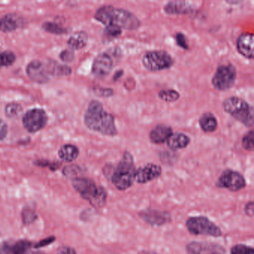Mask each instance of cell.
Listing matches in <instances>:
<instances>
[{
    "mask_svg": "<svg viewBox=\"0 0 254 254\" xmlns=\"http://www.w3.org/2000/svg\"><path fill=\"white\" fill-rule=\"evenodd\" d=\"M84 124L90 130L104 136H114L118 133L114 116L105 111L102 104L97 100L89 103L84 114Z\"/></svg>",
    "mask_w": 254,
    "mask_h": 254,
    "instance_id": "cell-1",
    "label": "cell"
},
{
    "mask_svg": "<svg viewBox=\"0 0 254 254\" xmlns=\"http://www.w3.org/2000/svg\"><path fill=\"white\" fill-rule=\"evenodd\" d=\"M94 17L105 27H115L121 30H136L141 24L139 19L133 13L110 5L100 7L96 11Z\"/></svg>",
    "mask_w": 254,
    "mask_h": 254,
    "instance_id": "cell-2",
    "label": "cell"
},
{
    "mask_svg": "<svg viewBox=\"0 0 254 254\" xmlns=\"http://www.w3.org/2000/svg\"><path fill=\"white\" fill-rule=\"evenodd\" d=\"M136 170L133 156L130 152H126L111 174V182L120 191L127 190L135 182Z\"/></svg>",
    "mask_w": 254,
    "mask_h": 254,
    "instance_id": "cell-3",
    "label": "cell"
},
{
    "mask_svg": "<svg viewBox=\"0 0 254 254\" xmlns=\"http://www.w3.org/2000/svg\"><path fill=\"white\" fill-rule=\"evenodd\" d=\"M74 189L79 193L80 195L88 200L89 203L95 208H102L107 202L106 190L104 187H99L94 181L89 178H75L72 181Z\"/></svg>",
    "mask_w": 254,
    "mask_h": 254,
    "instance_id": "cell-4",
    "label": "cell"
},
{
    "mask_svg": "<svg viewBox=\"0 0 254 254\" xmlns=\"http://www.w3.org/2000/svg\"><path fill=\"white\" fill-rule=\"evenodd\" d=\"M223 109L235 120L248 127L254 126V109L249 103L236 96L227 98L223 102Z\"/></svg>",
    "mask_w": 254,
    "mask_h": 254,
    "instance_id": "cell-5",
    "label": "cell"
},
{
    "mask_svg": "<svg viewBox=\"0 0 254 254\" xmlns=\"http://www.w3.org/2000/svg\"><path fill=\"white\" fill-rule=\"evenodd\" d=\"M186 227L189 233L194 236L220 237L222 231L218 226L206 216H191L187 218Z\"/></svg>",
    "mask_w": 254,
    "mask_h": 254,
    "instance_id": "cell-6",
    "label": "cell"
},
{
    "mask_svg": "<svg viewBox=\"0 0 254 254\" xmlns=\"http://www.w3.org/2000/svg\"><path fill=\"white\" fill-rule=\"evenodd\" d=\"M144 67L151 72H159L172 67L175 63L172 56L163 50L147 52L142 57Z\"/></svg>",
    "mask_w": 254,
    "mask_h": 254,
    "instance_id": "cell-7",
    "label": "cell"
},
{
    "mask_svg": "<svg viewBox=\"0 0 254 254\" xmlns=\"http://www.w3.org/2000/svg\"><path fill=\"white\" fill-rule=\"evenodd\" d=\"M236 75V69L233 64L221 65L212 77V86L220 91L229 90L234 85Z\"/></svg>",
    "mask_w": 254,
    "mask_h": 254,
    "instance_id": "cell-8",
    "label": "cell"
},
{
    "mask_svg": "<svg viewBox=\"0 0 254 254\" xmlns=\"http://www.w3.org/2000/svg\"><path fill=\"white\" fill-rule=\"evenodd\" d=\"M218 188L226 189L236 192L246 187V181L242 174L231 169L224 171L216 182Z\"/></svg>",
    "mask_w": 254,
    "mask_h": 254,
    "instance_id": "cell-9",
    "label": "cell"
},
{
    "mask_svg": "<svg viewBox=\"0 0 254 254\" xmlns=\"http://www.w3.org/2000/svg\"><path fill=\"white\" fill-rule=\"evenodd\" d=\"M48 122V116L45 111L41 108L29 110L23 117V125L29 133L39 131L45 127Z\"/></svg>",
    "mask_w": 254,
    "mask_h": 254,
    "instance_id": "cell-10",
    "label": "cell"
},
{
    "mask_svg": "<svg viewBox=\"0 0 254 254\" xmlns=\"http://www.w3.org/2000/svg\"><path fill=\"white\" fill-rule=\"evenodd\" d=\"M26 73L30 79L39 84H44L52 76L51 62L43 63L39 60L31 62L26 67Z\"/></svg>",
    "mask_w": 254,
    "mask_h": 254,
    "instance_id": "cell-11",
    "label": "cell"
},
{
    "mask_svg": "<svg viewBox=\"0 0 254 254\" xmlns=\"http://www.w3.org/2000/svg\"><path fill=\"white\" fill-rule=\"evenodd\" d=\"M115 64V60L111 53H102L98 55L93 62L92 72L97 78H105L108 76Z\"/></svg>",
    "mask_w": 254,
    "mask_h": 254,
    "instance_id": "cell-12",
    "label": "cell"
},
{
    "mask_svg": "<svg viewBox=\"0 0 254 254\" xmlns=\"http://www.w3.org/2000/svg\"><path fill=\"white\" fill-rule=\"evenodd\" d=\"M139 218L147 224L156 227L165 225L172 221V215L167 211L146 209L139 212Z\"/></svg>",
    "mask_w": 254,
    "mask_h": 254,
    "instance_id": "cell-13",
    "label": "cell"
},
{
    "mask_svg": "<svg viewBox=\"0 0 254 254\" xmlns=\"http://www.w3.org/2000/svg\"><path fill=\"white\" fill-rule=\"evenodd\" d=\"M162 175V168L154 163H148L136 169L135 173V182L145 184L160 178Z\"/></svg>",
    "mask_w": 254,
    "mask_h": 254,
    "instance_id": "cell-14",
    "label": "cell"
},
{
    "mask_svg": "<svg viewBox=\"0 0 254 254\" xmlns=\"http://www.w3.org/2000/svg\"><path fill=\"white\" fill-rule=\"evenodd\" d=\"M187 254H212L224 252L222 247L209 242H191L186 247Z\"/></svg>",
    "mask_w": 254,
    "mask_h": 254,
    "instance_id": "cell-15",
    "label": "cell"
},
{
    "mask_svg": "<svg viewBox=\"0 0 254 254\" xmlns=\"http://www.w3.org/2000/svg\"><path fill=\"white\" fill-rule=\"evenodd\" d=\"M32 247L28 240L3 242L0 244V254H26Z\"/></svg>",
    "mask_w": 254,
    "mask_h": 254,
    "instance_id": "cell-16",
    "label": "cell"
},
{
    "mask_svg": "<svg viewBox=\"0 0 254 254\" xmlns=\"http://www.w3.org/2000/svg\"><path fill=\"white\" fill-rule=\"evenodd\" d=\"M254 35L249 32L242 34L238 38L236 48L244 57L248 59H254Z\"/></svg>",
    "mask_w": 254,
    "mask_h": 254,
    "instance_id": "cell-17",
    "label": "cell"
},
{
    "mask_svg": "<svg viewBox=\"0 0 254 254\" xmlns=\"http://www.w3.org/2000/svg\"><path fill=\"white\" fill-rule=\"evenodd\" d=\"M173 133L170 126L165 125H158L150 132L149 139L152 143L163 144L167 142L171 135Z\"/></svg>",
    "mask_w": 254,
    "mask_h": 254,
    "instance_id": "cell-18",
    "label": "cell"
},
{
    "mask_svg": "<svg viewBox=\"0 0 254 254\" xmlns=\"http://www.w3.org/2000/svg\"><path fill=\"white\" fill-rule=\"evenodd\" d=\"M166 142L170 149L177 151L187 148L190 145V138L185 133L177 132L172 133Z\"/></svg>",
    "mask_w": 254,
    "mask_h": 254,
    "instance_id": "cell-19",
    "label": "cell"
},
{
    "mask_svg": "<svg viewBox=\"0 0 254 254\" xmlns=\"http://www.w3.org/2000/svg\"><path fill=\"white\" fill-rule=\"evenodd\" d=\"M191 10V5H190L188 2L182 1H172L168 2L164 6L165 12L170 15L189 14Z\"/></svg>",
    "mask_w": 254,
    "mask_h": 254,
    "instance_id": "cell-20",
    "label": "cell"
},
{
    "mask_svg": "<svg viewBox=\"0 0 254 254\" xmlns=\"http://www.w3.org/2000/svg\"><path fill=\"white\" fill-rule=\"evenodd\" d=\"M88 41V35L83 31L76 32L69 38L67 41V46L71 51L81 50L87 45Z\"/></svg>",
    "mask_w": 254,
    "mask_h": 254,
    "instance_id": "cell-21",
    "label": "cell"
},
{
    "mask_svg": "<svg viewBox=\"0 0 254 254\" xmlns=\"http://www.w3.org/2000/svg\"><path fill=\"white\" fill-rule=\"evenodd\" d=\"M200 128L205 133H212L218 128V121L216 117L212 113H205L199 119Z\"/></svg>",
    "mask_w": 254,
    "mask_h": 254,
    "instance_id": "cell-22",
    "label": "cell"
},
{
    "mask_svg": "<svg viewBox=\"0 0 254 254\" xmlns=\"http://www.w3.org/2000/svg\"><path fill=\"white\" fill-rule=\"evenodd\" d=\"M19 19L14 14H8L0 19V32L8 33L18 29Z\"/></svg>",
    "mask_w": 254,
    "mask_h": 254,
    "instance_id": "cell-23",
    "label": "cell"
},
{
    "mask_svg": "<svg viewBox=\"0 0 254 254\" xmlns=\"http://www.w3.org/2000/svg\"><path fill=\"white\" fill-rule=\"evenodd\" d=\"M79 155V150L75 145L66 144L61 147L59 151V156L61 160L65 162L74 161Z\"/></svg>",
    "mask_w": 254,
    "mask_h": 254,
    "instance_id": "cell-24",
    "label": "cell"
},
{
    "mask_svg": "<svg viewBox=\"0 0 254 254\" xmlns=\"http://www.w3.org/2000/svg\"><path fill=\"white\" fill-rule=\"evenodd\" d=\"M158 97L166 102H175L180 99V93L176 90L168 89L160 90L158 93Z\"/></svg>",
    "mask_w": 254,
    "mask_h": 254,
    "instance_id": "cell-25",
    "label": "cell"
},
{
    "mask_svg": "<svg viewBox=\"0 0 254 254\" xmlns=\"http://www.w3.org/2000/svg\"><path fill=\"white\" fill-rule=\"evenodd\" d=\"M42 27L46 32L54 34V35H63L67 32L63 26H60L58 23H53V22H46L43 24Z\"/></svg>",
    "mask_w": 254,
    "mask_h": 254,
    "instance_id": "cell-26",
    "label": "cell"
},
{
    "mask_svg": "<svg viewBox=\"0 0 254 254\" xmlns=\"http://www.w3.org/2000/svg\"><path fill=\"white\" fill-rule=\"evenodd\" d=\"M15 61L16 56L12 52L0 53V68L11 66Z\"/></svg>",
    "mask_w": 254,
    "mask_h": 254,
    "instance_id": "cell-27",
    "label": "cell"
},
{
    "mask_svg": "<svg viewBox=\"0 0 254 254\" xmlns=\"http://www.w3.org/2000/svg\"><path fill=\"white\" fill-rule=\"evenodd\" d=\"M23 111L21 105L15 102L8 104L5 108V114L8 118H15Z\"/></svg>",
    "mask_w": 254,
    "mask_h": 254,
    "instance_id": "cell-28",
    "label": "cell"
},
{
    "mask_svg": "<svg viewBox=\"0 0 254 254\" xmlns=\"http://www.w3.org/2000/svg\"><path fill=\"white\" fill-rule=\"evenodd\" d=\"M254 130L247 133L242 138V147L245 148L246 151H253L254 149Z\"/></svg>",
    "mask_w": 254,
    "mask_h": 254,
    "instance_id": "cell-29",
    "label": "cell"
},
{
    "mask_svg": "<svg viewBox=\"0 0 254 254\" xmlns=\"http://www.w3.org/2000/svg\"><path fill=\"white\" fill-rule=\"evenodd\" d=\"M38 218L36 212L30 207L24 208L22 212V219L24 224H29L35 221Z\"/></svg>",
    "mask_w": 254,
    "mask_h": 254,
    "instance_id": "cell-30",
    "label": "cell"
},
{
    "mask_svg": "<svg viewBox=\"0 0 254 254\" xmlns=\"http://www.w3.org/2000/svg\"><path fill=\"white\" fill-rule=\"evenodd\" d=\"M230 254H254V249L248 245L238 244L232 247Z\"/></svg>",
    "mask_w": 254,
    "mask_h": 254,
    "instance_id": "cell-31",
    "label": "cell"
},
{
    "mask_svg": "<svg viewBox=\"0 0 254 254\" xmlns=\"http://www.w3.org/2000/svg\"><path fill=\"white\" fill-rule=\"evenodd\" d=\"M175 41H176L177 45L184 50H189V45L187 44V38L185 35L181 32H178L175 35Z\"/></svg>",
    "mask_w": 254,
    "mask_h": 254,
    "instance_id": "cell-32",
    "label": "cell"
},
{
    "mask_svg": "<svg viewBox=\"0 0 254 254\" xmlns=\"http://www.w3.org/2000/svg\"><path fill=\"white\" fill-rule=\"evenodd\" d=\"M56 237L55 236H50V237L46 238V239H43V240L38 242L36 245H35V248H44V247L48 246V245H51L53 242L56 241Z\"/></svg>",
    "mask_w": 254,
    "mask_h": 254,
    "instance_id": "cell-33",
    "label": "cell"
},
{
    "mask_svg": "<svg viewBox=\"0 0 254 254\" xmlns=\"http://www.w3.org/2000/svg\"><path fill=\"white\" fill-rule=\"evenodd\" d=\"M8 134V126L5 121L0 120V141H2Z\"/></svg>",
    "mask_w": 254,
    "mask_h": 254,
    "instance_id": "cell-34",
    "label": "cell"
},
{
    "mask_svg": "<svg viewBox=\"0 0 254 254\" xmlns=\"http://www.w3.org/2000/svg\"><path fill=\"white\" fill-rule=\"evenodd\" d=\"M96 93L102 97H110L114 94V90L111 88H99L96 90Z\"/></svg>",
    "mask_w": 254,
    "mask_h": 254,
    "instance_id": "cell-35",
    "label": "cell"
},
{
    "mask_svg": "<svg viewBox=\"0 0 254 254\" xmlns=\"http://www.w3.org/2000/svg\"><path fill=\"white\" fill-rule=\"evenodd\" d=\"M60 58L64 62H70L74 59V54L71 50H64L61 53Z\"/></svg>",
    "mask_w": 254,
    "mask_h": 254,
    "instance_id": "cell-36",
    "label": "cell"
},
{
    "mask_svg": "<svg viewBox=\"0 0 254 254\" xmlns=\"http://www.w3.org/2000/svg\"><path fill=\"white\" fill-rule=\"evenodd\" d=\"M105 32L108 36L111 38H117L122 33V30L115 27H106Z\"/></svg>",
    "mask_w": 254,
    "mask_h": 254,
    "instance_id": "cell-37",
    "label": "cell"
},
{
    "mask_svg": "<svg viewBox=\"0 0 254 254\" xmlns=\"http://www.w3.org/2000/svg\"><path fill=\"white\" fill-rule=\"evenodd\" d=\"M57 254H77L74 248L68 246H62L58 249Z\"/></svg>",
    "mask_w": 254,
    "mask_h": 254,
    "instance_id": "cell-38",
    "label": "cell"
},
{
    "mask_svg": "<svg viewBox=\"0 0 254 254\" xmlns=\"http://www.w3.org/2000/svg\"><path fill=\"white\" fill-rule=\"evenodd\" d=\"M254 203L253 200L248 202L246 203L245 206V212L248 217L250 218H253L254 215Z\"/></svg>",
    "mask_w": 254,
    "mask_h": 254,
    "instance_id": "cell-39",
    "label": "cell"
},
{
    "mask_svg": "<svg viewBox=\"0 0 254 254\" xmlns=\"http://www.w3.org/2000/svg\"><path fill=\"white\" fill-rule=\"evenodd\" d=\"M77 173H78V169H77L76 166H66L64 169V174L67 177L73 176V175H76Z\"/></svg>",
    "mask_w": 254,
    "mask_h": 254,
    "instance_id": "cell-40",
    "label": "cell"
},
{
    "mask_svg": "<svg viewBox=\"0 0 254 254\" xmlns=\"http://www.w3.org/2000/svg\"><path fill=\"white\" fill-rule=\"evenodd\" d=\"M138 254H157L156 253L152 252V251H141Z\"/></svg>",
    "mask_w": 254,
    "mask_h": 254,
    "instance_id": "cell-41",
    "label": "cell"
},
{
    "mask_svg": "<svg viewBox=\"0 0 254 254\" xmlns=\"http://www.w3.org/2000/svg\"><path fill=\"white\" fill-rule=\"evenodd\" d=\"M32 254H42V253H40V252H35V253H32Z\"/></svg>",
    "mask_w": 254,
    "mask_h": 254,
    "instance_id": "cell-42",
    "label": "cell"
},
{
    "mask_svg": "<svg viewBox=\"0 0 254 254\" xmlns=\"http://www.w3.org/2000/svg\"><path fill=\"white\" fill-rule=\"evenodd\" d=\"M221 254V253H213V254Z\"/></svg>",
    "mask_w": 254,
    "mask_h": 254,
    "instance_id": "cell-43",
    "label": "cell"
}]
</instances>
